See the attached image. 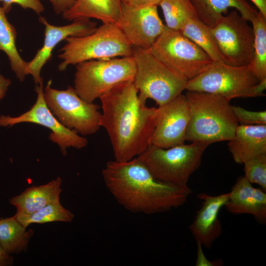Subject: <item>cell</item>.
I'll list each match as a JSON object with an SVG mask.
<instances>
[{
	"instance_id": "cell-1",
	"label": "cell",
	"mask_w": 266,
	"mask_h": 266,
	"mask_svg": "<svg viewBox=\"0 0 266 266\" xmlns=\"http://www.w3.org/2000/svg\"><path fill=\"white\" fill-rule=\"evenodd\" d=\"M100 126L109 137L115 161L126 162L141 155L151 144L156 108L138 97L133 80L121 83L100 98Z\"/></svg>"
},
{
	"instance_id": "cell-2",
	"label": "cell",
	"mask_w": 266,
	"mask_h": 266,
	"mask_svg": "<svg viewBox=\"0 0 266 266\" xmlns=\"http://www.w3.org/2000/svg\"><path fill=\"white\" fill-rule=\"evenodd\" d=\"M107 190L116 201L133 213L151 215L183 205L191 194L188 187L160 181L137 159L107 162L102 170Z\"/></svg>"
},
{
	"instance_id": "cell-3",
	"label": "cell",
	"mask_w": 266,
	"mask_h": 266,
	"mask_svg": "<svg viewBox=\"0 0 266 266\" xmlns=\"http://www.w3.org/2000/svg\"><path fill=\"white\" fill-rule=\"evenodd\" d=\"M185 96L190 112L186 140L210 145L229 141L234 137L238 122L230 100L219 95L195 91H188Z\"/></svg>"
},
{
	"instance_id": "cell-4",
	"label": "cell",
	"mask_w": 266,
	"mask_h": 266,
	"mask_svg": "<svg viewBox=\"0 0 266 266\" xmlns=\"http://www.w3.org/2000/svg\"><path fill=\"white\" fill-rule=\"evenodd\" d=\"M266 88V79L260 81L250 65L236 66L215 62L188 81L186 86L188 91L215 94L230 100L264 96Z\"/></svg>"
},
{
	"instance_id": "cell-5",
	"label": "cell",
	"mask_w": 266,
	"mask_h": 266,
	"mask_svg": "<svg viewBox=\"0 0 266 266\" xmlns=\"http://www.w3.org/2000/svg\"><path fill=\"white\" fill-rule=\"evenodd\" d=\"M59 50L60 71L70 65L91 60L133 56V47L121 29L115 24L102 23L92 33L70 36Z\"/></svg>"
},
{
	"instance_id": "cell-6",
	"label": "cell",
	"mask_w": 266,
	"mask_h": 266,
	"mask_svg": "<svg viewBox=\"0 0 266 266\" xmlns=\"http://www.w3.org/2000/svg\"><path fill=\"white\" fill-rule=\"evenodd\" d=\"M208 145L191 142L163 148L150 144L136 158L156 179L186 186L191 175L200 166L203 152Z\"/></svg>"
},
{
	"instance_id": "cell-7",
	"label": "cell",
	"mask_w": 266,
	"mask_h": 266,
	"mask_svg": "<svg viewBox=\"0 0 266 266\" xmlns=\"http://www.w3.org/2000/svg\"><path fill=\"white\" fill-rule=\"evenodd\" d=\"M136 65L133 56L91 60L76 65L74 89L88 102H94L116 85L133 80Z\"/></svg>"
},
{
	"instance_id": "cell-8",
	"label": "cell",
	"mask_w": 266,
	"mask_h": 266,
	"mask_svg": "<svg viewBox=\"0 0 266 266\" xmlns=\"http://www.w3.org/2000/svg\"><path fill=\"white\" fill-rule=\"evenodd\" d=\"M133 56L136 65L133 82L143 101L151 99L162 106L186 90L187 81L158 60L149 50L133 47Z\"/></svg>"
},
{
	"instance_id": "cell-9",
	"label": "cell",
	"mask_w": 266,
	"mask_h": 266,
	"mask_svg": "<svg viewBox=\"0 0 266 266\" xmlns=\"http://www.w3.org/2000/svg\"><path fill=\"white\" fill-rule=\"evenodd\" d=\"M149 51L158 60L187 81L196 77L213 62L180 31L170 29L166 25Z\"/></svg>"
},
{
	"instance_id": "cell-10",
	"label": "cell",
	"mask_w": 266,
	"mask_h": 266,
	"mask_svg": "<svg viewBox=\"0 0 266 266\" xmlns=\"http://www.w3.org/2000/svg\"><path fill=\"white\" fill-rule=\"evenodd\" d=\"M50 80L45 88L44 98L58 121L83 135L96 133L101 127L100 107L82 99L71 86L59 90L52 88Z\"/></svg>"
},
{
	"instance_id": "cell-11",
	"label": "cell",
	"mask_w": 266,
	"mask_h": 266,
	"mask_svg": "<svg viewBox=\"0 0 266 266\" xmlns=\"http://www.w3.org/2000/svg\"><path fill=\"white\" fill-rule=\"evenodd\" d=\"M236 10L224 15L210 28L224 63L236 66L249 65L254 52V31Z\"/></svg>"
},
{
	"instance_id": "cell-12",
	"label": "cell",
	"mask_w": 266,
	"mask_h": 266,
	"mask_svg": "<svg viewBox=\"0 0 266 266\" xmlns=\"http://www.w3.org/2000/svg\"><path fill=\"white\" fill-rule=\"evenodd\" d=\"M37 99L32 107L26 112L17 117L1 115L0 126H12L15 124L28 122L44 126L52 132L49 139L57 144L63 155L67 153V148L73 147L81 149L88 144V140L61 124L47 106L44 98L43 83L36 85L35 88Z\"/></svg>"
},
{
	"instance_id": "cell-13",
	"label": "cell",
	"mask_w": 266,
	"mask_h": 266,
	"mask_svg": "<svg viewBox=\"0 0 266 266\" xmlns=\"http://www.w3.org/2000/svg\"><path fill=\"white\" fill-rule=\"evenodd\" d=\"M189 117L188 101L182 94L158 106L151 144L163 148L184 144Z\"/></svg>"
},
{
	"instance_id": "cell-14",
	"label": "cell",
	"mask_w": 266,
	"mask_h": 266,
	"mask_svg": "<svg viewBox=\"0 0 266 266\" xmlns=\"http://www.w3.org/2000/svg\"><path fill=\"white\" fill-rule=\"evenodd\" d=\"M158 6L131 7L122 4L118 26L134 47L149 50L163 32Z\"/></svg>"
},
{
	"instance_id": "cell-15",
	"label": "cell",
	"mask_w": 266,
	"mask_h": 266,
	"mask_svg": "<svg viewBox=\"0 0 266 266\" xmlns=\"http://www.w3.org/2000/svg\"><path fill=\"white\" fill-rule=\"evenodd\" d=\"M39 21L44 26V42L33 59L28 62L26 74L32 76L36 85L43 83L41 71L52 57L55 47L62 41L70 36H82L93 33L97 29V23L89 19L73 21L70 24L55 26L49 23L46 19L40 16Z\"/></svg>"
},
{
	"instance_id": "cell-16",
	"label": "cell",
	"mask_w": 266,
	"mask_h": 266,
	"mask_svg": "<svg viewBox=\"0 0 266 266\" xmlns=\"http://www.w3.org/2000/svg\"><path fill=\"white\" fill-rule=\"evenodd\" d=\"M198 197L202 200V205L189 229L197 243L209 249L222 234L219 213L227 202L229 193L215 196L200 193Z\"/></svg>"
},
{
	"instance_id": "cell-17",
	"label": "cell",
	"mask_w": 266,
	"mask_h": 266,
	"mask_svg": "<svg viewBox=\"0 0 266 266\" xmlns=\"http://www.w3.org/2000/svg\"><path fill=\"white\" fill-rule=\"evenodd\" d=\"M225 206L231 213L250 214L261 223L266 221V192L254 187L244 176L233 186Z\"/></svg>"
},
{
	"instance_id": "cell-18",
	"label": "cell",
	"mask_w": 266,
	"mask_h": 266,
	"mask_svg": "<svg viewBox=\"0 0 266 266\" xmlns=\"http://www.w3.org/2000/svg\"><path fill=\"white\" fill-rule=\"evenodd\" d=\"M233 160L243 164L246 161L266 154V125H238L234 137L228 141Z\"/></svg>"
},
{
	"instance_id": "cell-19",
	"label": "cell",
	"mask_w": 266,
	"mask_h": 266,
	"mask_svg": "<svg viewBox=\"0 0 266 266\" xmlns=\"http://www.w3.org/2000/svg\"><path fill=\"white\" fill-rule=\"evenodd\" d=\"M197 18L207 26L212 28L230 8H233L245 19L251 22L258 11L246 0H190Z\"/></svg>"
},
{
	"instance_id": "cell-20",
	"label": "cell",
	"mask_w": 266,
	"mask_h": 266,
	"mask_svg": "<svg viewBox=\"0 0 266 266\" xmlns=\"http://www.w3.org/2000/svg\"><path fill=\"white\" fill-rule=\"evenodd\" d=\"M62 183V178L58 177L45 184L30 187L11 198L9 203L16 207L15 214H31L48 204L60 201Z\"/></svg>"
},
{
	"instance_id": "cell-21",
	"label": "cell",
	"mask_w": 266,
	"mask_h": 266,
	"mask_svg": "<svg viewBox=\"0 0 266 266\" xmlns=\"http://www.w3.org/2000/svg\"><path fill=\"white\" fill-rule=\"evenodd\" d=\"M121 0H76L73 5L64 13L62 17L68 21L96 19L102 23H119Z\"/></svg>"
},
{
	"instance_id": "cell-22",
	"label": "cell",
	"mask_w": 266,
	"mask_h": 266,
	"mask_svg": "<svg viewBox=\"0 0 266 266\" xmlns=\"http://www.w3.org/2000/svg\"><path fill=\"white\" fill-rule=\"evenodd\" d=\"M8 12L4 6H0V50L7 55L11 70L20 81L23 82L27 75L28 62L20 55L16 46L17 32L9 22L6 14Z\"/></svg>"
},
{
	"instance_id": "cell-23",
	"label": "cell",
	"mask_w": 266,
	"mask_h": 266,
	"mask_svg": "<svg viewBox=\"0 0 266 266\" xmlns=\"http://www.w3.org/2000/svg\"><path fill=\"white\" fill-rule=\"evenodd\" d=\"M33 234V231H27L14 216L0 219V244L10 255L25 251Z\"/></svg>"
},
{
	"instance_id": "cell-24",
	"label": "cell",
	"mask_w": 266,
	"mask_h": 266,
	"mask_svg": "<svg viewBox=\"0 0 266 266\" xmlns=\"http://www.w3.org/2000/svg\"><path fill=\"white\" fill-rule=\"evenodd\" d=\"M180 31L200 47L213 62L224 63L210 27L198 19H190Z\"/></svg>"
},
{
	"instance_id": "cell-25",
	"label": "cell",
	"mask_w": 266,
	"mask_h": 266,
	"mask_svg": "<svg viewBox=\"0 0 266 266\" xmlns=\"http://www.w3.org/2000/svg\"><path fill=\"white\" fill-rule=\"evenodd\" d=\"M254 31V52L249 65L260 81L266 79V18L258 11L251 21Z\"/></svg>"
},
{
	"instance_id": "cell-26",
	"label": "cell",
	"mask_w": 266,
	"mask_h": 266,
	"mask_svg": "<svg viewBox=\"0 0 266 266\" xmlns=\"http://www.w3.org/2000/svg\"><path fill=\"white\" fill-rule=\"evenodd\" d=\"M14 217L24 227L32 224H43L52 222H70L74 214L65 208L60 201L51 203L35 212L27 214H15Z\"/></svg>"
},
{
	"instance_id": "cell-27",
	"label": "cell",
	"mask_w": 266,
	"mask_h": 266,
	"mask_svg": "<svg viewBox=\"0 0 266 266\" xmlns=\"http://www.w3.org/2000/svg\"><path fill=\"white\" fill-rule=\"evenodd\" d=\"M162 8L166 26L180 31L187 20L198 19L190 0H161L159 4Z\"/></svg>"
},
{
	"instance_id": "cell-28",
	"label": "cell",
	"mask_w": 266,
	"mask_h": 266,
	"mask_svg": "<svg viewBox=\"0 0 266 266\" xmlns=\"http://www.w3.org/2000/svg\"><path fill=\"white\" fill-rule=\"evenodd\" d=\"M244 176L251 184H257L266 191V154L250 159L243 164Z\"/></svg>"
},
{
	"instance_id": "cell-29",
	"label": "cell",
	"mask_w": 266,
	"mask_h": 266,
	"mask_svg": "<svg viewBox=\"0 0 266 266\" xmlns=\"http://www.w3.org/2000/svg\"><path fill=\"white\" fill-rule=\"evenodd\" d=\"M233 114L241 125H266V111H252L247 110L239 106L232 105Z\"/></svg>"
},
{
	"instance_id": "cell-30",
	"label": "cell",
	"mask_w": 266,
	"mask_h": 266,
	"mask_svg": "<svg viewBox=\"0 0 266 266\" xmlns=\"http://www.w3.org/2000/svg\"><path fill=\"white\" fill-rule=\"evenodd\" d=\"M0 1L3 2V6L7 11H9L12 4H17L24 9H31L37 14H40L44 11V7L40 0H0Z\"/></svg>"
},
{
	"instance_id": "cell-31",
	"label": "cell",
	"mask_w": 266,
	"mask_h": 266,
	"mask_svg": "<svg viewBox=\"0 0 266 266\" xmlns=\"http://www.w3.org/2000/svg\"><path fill=\"white\" fill-rule=\"evenodd\" d=\"M57 15L63 14L69 10L74 4L76 0H48Z\"/></svg>"
},
{
	"instance_id": "cell-32",
	"label": "cell",
	"mask_w": 266,
	"mask_h": 266,
	"mask_svg": "<svg viewBox=\"0 0 266 266\" xmlns=\"http://www.w3.org/2000/svg\"><path fill=\"white\" fill-rule=\"evenodd\" d=\"M161 0H121L122 4L131 7L158 6Z\"/></svg>"
},
{
	"instance_id": "cell-33",
	"label": "cell",
	"mask_w": 266,
	"mask_h": 266,
	"mask_svg": "<svg viewBox=\"0 0 266 266\" xmlns=\"http://www.w3.org/2000/svg\"><path fill=\"white\" fill-rule=\"evenodd\" d=\"M198 245V254L197 259L196 261V266H217V264H220V263H217L215 261H209L205 257L202 250L201 245L199 243H197Z\"/></svg>"
},
{
	"instance_id": "cell-34",
	"label": "cell",
	"mask_w": 266,
	"mask_h": 266,
	"mask_svg": "<svg viewBox=\"0 0 266 266\" xmlns=\"http://www.w3.org/2000/svg\"><path fill=\"white\" fill-rule=\"evenodd\" d=\"M13 258L7 253L0 244V266H7L13 264Z\"/></svg>"
},
{
	"instance_id": "cell-35",
	"label": "cell",
	"mask_w": 266,
	"mask_h": 266,
	"mask_svg": "<svg viewBox=\"0 0 266 266\" xmlns=\"http://www.w3.org/2000/svg\"><path fill=\"white\" fill-rule=\"evenodd\" d=\"M11 84V80L0 74V100L6 94L8 87Z\"/></svg>"
},
{
	"instance_id": "cell-36",
	"label": "cell",
	"mask_w": 266,
	"mask_h": 266,
	"mask_svg": "<svg viewBox=\"0 0 266 266\" xmlns=\"http://www.w3.org/2000/svg\"><path fill=\"white\" fill-rule=\"evenodd\" d=\"M256 6L258 11L266 18V0H250Z\"/></svg>"
}]
</instances>
